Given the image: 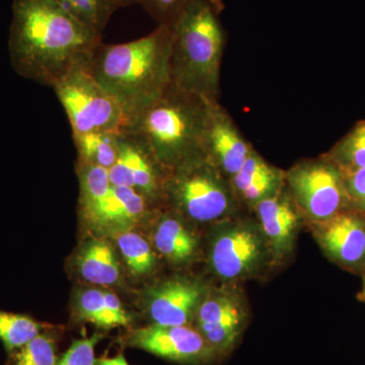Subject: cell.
<instances>
[{
  "mask_svg": "<svg viewBox=\"0 0 365 365\" xmlns=\"http://www.w3.org/2000/svg\"><path fill=\"white\" fill-rule=\"evenodd\" d=\"M102 35L74 18L57 0H13L9 50L19 76L53 88L86 67Z\"/></svg>",
  "mask_w": 365,
  "mask_h": 365,
  "instance_id": "cell-1",
  "label": "cell"
},
{
  "mask_svg": "<svg viewBox=\"0 0 365 365\" xmlns=\"http://www.w3.org/2000/svg\"><path fill=\"white\" fill-rule=\"evenodd\" d=\"M172 43L170 26L158 25L131 42H101L91 55L88 71L121 106L126 129L172 85Z\"/></svg>",
  "mask_w": 365,
  "mask_h": 365,
  "instance_id": "cell-2",
  "label": "cell"
},
{
  "mask_svg": "<svg viewBox=\"0 0 365 365\" xmlns=\"http://www.w3.org/2000/svg\"><path fill=\"white\" fill-rule=\"evenodd\" d=\"M222 0H193L170 24L172 85L209 102L220 101V73L227 45Z\"/></svg>",
  "mask_w": 365,
  "mask_h": 365,
  "instance_id": "cell-3",
  "label": "cell"
},
{
  "mask_svg": "<svg viewBox=\"0 0 365 365\" xmlns=\"http://www.w3.org/2000/svg\"><path fill=\"white\" fill-rule=\"evenodd\" d=\"M209 101L170 85L126 129L145 145L168 174L205 158Z\"/></svg>",
  "mask_w": 365,
  "mask_h": 365,
  "instance_id": "cell-4",
  "label": "cell"
},
{
  "mask_svg": "<svg viewBox=\"0 0 365 365\" xmlns=\"http://www.w3.org/2000/svg\"><path fill=\"white\" fill-rule=\"evenodd\" d=\"M163 201L193 222H222L239 209L230 179L206 158L170 173Z\"/></svg>",
  "mask_w": 365,
  "mask_h": 365,
  "instance_id": "cell-5",
  "label": "cell"
},
{
  "mask_svg": "<svg viewBox=\"0 0 365 365\" xmlns=\"http://www.w3.org/2000/svg\"><path fill=\"white\" fill-rule=\"evenodd\" d=\"M285 186L304 220L324 222L349 208L344 177L325 155L285 170Z\"/></svg>",
  "mask_w": 365,
  "mask_h": 365,
  "instance_id": "cell-6",
  "label": "cell"
},
{
  "mask_svg": "<svg viewBox=\"0 0 365 365\" xmlns=\"http://www.w3.org/2000/svg\"><path fill=\"white\" fill-rule=\"evenodd\" d=\"M66 111L72 133L126 129L119 103L93 78L86 67H78L53 86Z\"/></svg>",
  "mask_w": 365,
  "mask_h": 365,
  "instance_id": "cell-7",
  "label": "cell"
},
{
  "mask_svg": "<svg viewBox=\"0 0 365 365\" xmlns=\"http://www.w3.org/2000/svg\"><path fill=\"white\" fill-rule=\"evenodd\" d=\"M209 245L211 270L225 281H237L258 273L271 256L261 228L247 220H227L218 223Z\"/></svg>",
  "mask_w": 365,
  "mask_h": 365,
  "instance_id": "cell-8",
  "label": "cell"
},
{
  "mask_svg": "<svg viewBox=\"0 0 365 365\" xmlns=\"http://www.w3.org/2000/svg\"><path fill=\"white\" fill-rule=\"evenodd\" d=\"M120 343L185 365H213L222 357L191 326L153 325L133 329Z\"/></svg>",
  "mask_w": 365,
  "mask_h": 365,
  "instance_id": "cell-9",
  "label": "cell"
},
{
  "mask_svg": "<svg viewBox=\"0 0 365 365\" xmlns=\"http://www.w3.org/2000/svg\"><path fill=\"white\" fill-rule=\"evenodd\" d=\"M195 328L209 345L227 359L241 339L248 321L244 300L232 290L208 292L197 309Z\"/></svg>",
  "mask_w": 365,
  "mask_h": 365,
  "instance_id": "cell-10",
  "label": "cell"
},
{
  "mask_svg": "<svg viewBox=\"0 0 365 365\" xmlns=\"http://www.w3.org/2000/svg\"><path fill=\"white\" fill-rule=\"evenodd\" d=\"M108 170L113 186L135 190L153 204L163 201L169 174L145 145L129 132L122 131L119 155Z\"/></svg>",
  "mask_w": 365,
  "mask_h": 365,
  "instance_id": "cell-11",
  "label": "cell"
},
{
  "mask_svg": "<svg viewBox=\"0 0 365 365\" xmlns=\"http://www.w3.org/2000/svg\"><path fill=\"white\" fill-rule=\"evenodd\" d=\"M324 253L349 270L365 269V215L352 209L324 222L309 223Z\"/></svg>",
  "mask_w": 365,
  "mask_h": 365,
  "instance_id": "cell-12",
  "label": "cell"
},
{
  "mask_svg": "<svg viewBox=\"0 0 365 365\" xmlns=\"http://www.w3.org/2000/svg\"><path fill=\"white\" fill-rule=\"evenodd\" d=\"M253 148L220 101L211 102L205 134L206 160L230 179L241 170Z\"/></svg>",
  "mask_w": 365,
  "mask_h": 365,
  "instance_id": "cell-13",
  "label": "cell"
},
{
  "mask_svg": "<svg viewBox=\"0 0 365 365\" xmlns=\"http://www.w3.org/2000/svg\"><path fill=\"white\" fill-rule=\"evenodd\" d=\"M208 292L202 283L189 278H173L151 288L148 313L155 325L188 326Z\"/></svg>",
  "mask_w": 365,
  "mask_h": 365,
  "instance_id": "cell-14",
  "label": "cell"
},
{
  "mask_svg": "<svg viewBox=\"0 0 365 365\" xmlns=\"http://www.w3.org/2000/svg\"><path fill=\"white\" fill-rule=\"evenodd\" d=\"M258 217L273 260L281 261L292 253L300 222L302 213L292 200L287 186L270 198L257 204L253 209Z\"/></svg>",
  "mask_w": 365,
  "mask_h": 365,
  "instance_id": "cell-15",
  "label": "cell"
},
{
  "mask_svg": "<svg viewBox=\"0 0 365 365\" xmlns=\"http://www.w3.org/2000/svg\"><path fill=\"white\" fill-rule=\"evenodd\" d=\"M230 181L240 204L254 209L285 186V170L271 165L253 148L241 170Z\"/></svg>",
  "mask_w": 365,
  "mask_h": 365,
  "instance_id": "cell-16",
  "label": "cell"
},
{
  "mask_svg": "<svg viewBox=\"0 0 365 365\" xmlns=\"http://www.w3.org/2000/svg\"><path fill=\"white\" fill-rule=\"evenodd\" d=\"M151 204L135 190L112 185L109 194L88 223L113 235L130 230L148 215Z\"/></svg>",
  "mask_w": 365,
  "mask_h": 365,
  "instance_id": "cell-17",
  "label": "cell"
},
{
  "mask_svg": "<svg viewBox=\"0 0 365 365\" xmlns=\"http://www.w3.org/2000/svg\"><path fill=\"white\" fill-rule=\"evenodd\" d=\"M72 309L74 318L93 324L102 330L128 327L131 323L130 314L127 313L119 297L104 288L79 290L74 297Z\"/></svg>",
  "mask_w": 365,
  "mask_h": 365,
  "instance_id": "cell-18",
  "label": "cell"
},
{
  "mask_svg": "<svg viewBox=\"0 0 365 365\" xmlns=\"http://www.w3.org/2000/svg\"><path fill=\"white\" fill-rule=\"evenodd\" d=\"M74 265L86 282L102 287L119 284L121 266L112 245L104 239H91L78 250Z\"/></svg>",
  "mask_w": 365,
  "mask_h": 365,
  "instance_id": "cell-19",
  "label": "cell"
},
{
  "mask_svg": "<svg viewBox=\"0 0 365 365\" xmlns=\"http://www.w3.org/2000/svg\"><path fill=\"white\" fill-rule=\"evenodd\" d=\"M153 245L168 260L176 264L187 263L195 256L198 241L176 215L160 216L155 232Z\"/></svg>",
  "mask_w": 365,
  "mask_h": 365,
  "instance_id": "cell-20",
  "label": "cell"
},
{
  "mask_svg": "<svg viewBox=\"0 0 365 365\" xmlns=\"http://www.w3.org/2000/svg\"><path fill=\"white\" fill-rule=\"evenodd\" d=\"M122 132L97 131L72 133L78 163L110 170L116 163Z\"/></svg>",
  "mask_w": 365,
  "mask_h": 365,
  "instance_id": "cell-21",
  "label": "cell"
},
{
  "mask_svg": "<svg viewBox=\"0 0 365 365\" xmlns=\"http://www.w3.org/2000/svg\"><path fill=\"white\" fill-rule=\"evenodd\" d=\"M325 155L342 173L365 168V120L356 123Z\"/></svg>",
  "mask_w": 365,
  "mask_h": 365,
  "instance_id": "cell-22",
  "label": "cell"
},
{
  "mask_svg": "<svg viewBox=\"0 0 365 365\" xmlns=\"http://www.w3.org/2000/svg\"><path fill=\"white\" fill-rule=\"evenodd\" d=\"M43 330L42 324L31 317L0 309V342L9 356L37 337Z\"/></svg>",
  "mask_w": 365,
  "mask_h": 365,
  "instance_id": "cell-23",
  "label": "cell"
},
{
  "mask_svg": "<svg viewBox=\"0 0 365 365\" xmlns=\"http://www.w3.org/2000/svg\"><path fill=\"white\" fill-rule=\"evenodd\" d=\"M114 235L118 249L132 274L146 275L155 268L157 257L150 245L140 235L132 230H125Z\"/></svg>",
  "mask_w": 365,
  "mask_h": 365,
  "instance_id": "cell-24",
  "label": "cell"
},
{
  "mask_svg": "<svg viewBox=\"0 0 365 365\" xmlns=\"http://www.w3.org/2000/svg\"><path fill=\"white\" fill-rule=\"evenodd\" d=\"M68 13L103 35L114 9L106 0H57Z\"/></svg>",
  "mask_w": 365,
  "mask_h": 365,
  "instance_id": "cell-25",
  "label": "cell"
},
{
  "mask_svg": "<svg viewBox=\"0 0 365 365\" xmlns=\"http://www.w3.org/2000/svg\"><path fill=\"white\" fill-rule=\"evenodd\" d=\"M9 365H54L58 359L56 340L51 334L42 332L9 355Z\"/></svg>",
  "mask_w": 365,
  "mask_h": 365,
  "instance_id": "cell-26",
  "label": "cell"
},
{
  "mask_svg": "<svg viewBox=\"0 0 365 365\" xmlns=\"http://www.w3.org/2000/svg\"><path fill=\"white\" fill-rule=\"evenodd\" d=\"M103 338L102 334L96 333L91 337L74 340L54 365H96V346Z\"/></svg>",
  "mask_w": 365,
  "mask_h": 365,
  "instance_id": "cell-27",
  "label": "cell"
},
{
  "mask_svg": "<svg viewBox=\"0 0 365 365\" xmlns=\"http://www.w3.org/2000/svg\"><path fill=\"white\" fill-rule=\"evenodd\" d=\"M193 0H140V6L157 21L170 25Z\"/></svg>",
  "mask_w": 365,
  "mask_h": 365,
  "instance_id": "cell-28",
  "label": "cell"
},
{
  "mask_svg": "<svg viewBox=\"0 0 365 365\" xmlns=\"http://www.w3.org/2000/svg\"><path fill=\"white\" fill-rule=\"evenodd\" d=\"M342 174L349 208L365 215V168Z\"/></svg>",
  "mask_w": 365,
  "mask_h": 365,
  "instance_id": "cell-29",
  "label": "cell"
},
{
  "mask_svg": "<svg viewBox=\"0 0 365 365\" xmlns=\"http://www.w3.org/2000/svg\"><path fill=\"white\" fill-rule=\"evenodd\" d=\"M96 365H130V364L125 359L123 353H119L114 357H103L97 359Z\"/></svg>",
  "mask_w": 365,
  "mask_h": 365,
  "instance_id": "cell-30",
  "label": "cell"
},
{
  "mask_svg": "<svg viewBox=\"0 0 365 365\" xmlns=\"http://www.w3.org/2000/svg\"><path fill=\"white\" fill-rule=\"evenodd\" d=\"M114 11L121 7L132 6V4H140V0H106Z\"/></svg>",
  "mask_w": 365,
  "mask_h": 365,
  "instance_id": "cell-31",
  "label": "cell"
},
{
  "mask_svg": "<svg viewBox=\"0 0 365 365\" xmlns=\"http://www.w3.org/2000/svg\"><path fill=\"white\" fill-rule=\"evenodd\" d=\"M360 299L365 302V274H364V287H362L361 294H360Z\"/></svg>",
  "mask_w": 365,
  "mask_h": 365,
  "instance_id": "cell-32",
  "label": "cell"
}]
</instances>
